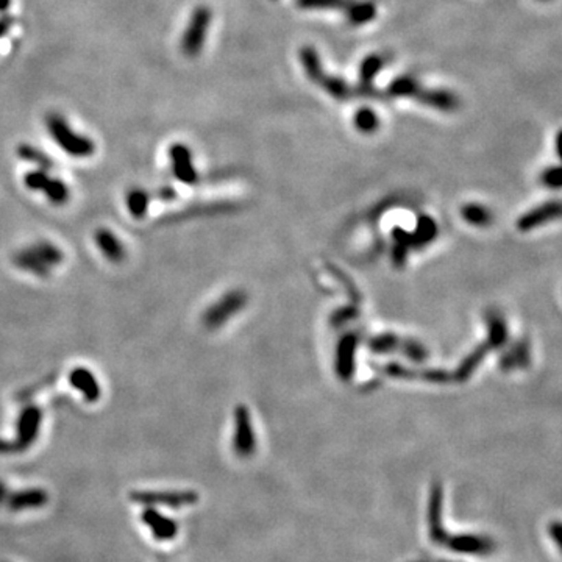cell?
<instances>
[{
    "instance_id": "24",
    "label": "cell",
    "mask_w": 562,
    "mask_h": 562,
    "mask_svg": "<svg viewBox=\"0 0 562 562\" xmlns=\"http://www.w3.org/2000/svg\"><path fill=\"white\" fill-rule=\"evenodd\" d=\"M377 3L371 2V0H355L353 7H351L350 13L345 19L353 27H362L377 19Z\"/></svg>"
},
{
    "instance_id": "6",
    "label": "cell",
    "mask_w": 562,
    "mask_h": 562,
    "mask_svg": "<svg viewBox=\"0 0 562 562\" xmlns=\"http://www.w3.org/2000/svg\"><path fill=\"white\" fill-rule=\"evenodd\" d=\"M233 452L241 459H247L257 452V433L253 428L252 414L246 405H237L233 412Z\"/></svg>"
},
{
    "instance_id": "12",
    "label": "cell",
    "mask_w": 562,
    "mask_h": 562,
    "mask_svg": "<svg viewBox=\"0 0 562 562\" xmlns=\"http://www.w3.org/2000/svg\"><path fill=\"white\" fill-rule=\"evenodd\" d=\"M169 160L170 169H172L174 177L180 183L192 186L198 181V174L192 160L191 149L181 143H175L169 147Z\"/></svg>"
},
{
    "instance_id": "1",
    "label": "cell",
    "mask_w": 562,
    "mask_h": 562,
    "mask_svg": "<svg viewBox=\"0 0 562 562\" xmlns=\"http://www.w3.org/2000/svg\"><path fill=\"white\" fill-rule=\"evenodd\" d=\"M386 94L393 99L397 97L412 99L419 102V104L427 105L430 108H434V110L444 113H452L459 108L458 95L453 94L452 91L430 89L427 86H423L417 78L410 75L397 77L395 80H393V83L389 84L388 89H386Z\"/></svg>"
},
{
    "instance_id": "21",
    "label": "cell",
    "mask_w": 562,
    "mask_h": 562,
    "mask_svg": "<svg viewBox=\"0 0 562 562\" xmlns=\"http://www.w3.org/2000/svg\"><path fill=\"white\" fill-rule=\"evenodd\" d=\"M437 233H439V226L434 222V219L430 218V215H422V218L417 220L416 230L410 231L411 235L410 248L427 247L428 244L436 239Z\"/></svg>"
},
{
    "instance_id": "36",
    "label": "cell",
    "mask_w": 562,
    "mask_h": 562,
    "mask_svg": "<svg viewBox=\"0 0 562 562\" xmlns=\"http://www.w3.org/2000/svg\"><path fill=\"white\" fill-rule=\"evenodd\" d=\"M356 316H358L356 309H353V308H342V309L333 312L330 322H331L333 327H342L344 323H349V322L353 320Z\"/></svg>"
},
{
    "instance_id": "18",
    "label": "cell",
    "mask_w": 562,
    "mask_h": 562,
    "mask_svg": "<svg viewBox=\"0 0 562 562\" xmlns=\"http://www.w3.org/2000/svg\"><path fill=\"white\" fill-rule=\"evenodd\" d=\"M94 242L100 253L110 261V263L119 264L125 259V247L121 239L108 229H97L94 233Z\"/></svg>"
},
{
    "instance_id": "20",
    "label": "cell",
    "mask_w": 562,
    "mask_h": 562,
    "mask_svg": "<svg viewBox=\"0 0 562 562\" xmlns=\"http://www.w3.org/2000/svg\"><path fill=\"white\" fill-rule=\"evenodd\" d=\"M492 351V349L489 347V344L486 342H481L478 347L473 349L470 353L464 358L461 364L458 366L455 375H453V378L458 379V382H467V379L472 377L475 373L476 368L481 366V362L484 361V358L489 355Z\"/></svg>"
},
{
    "instance_id": "26",
    "label": "cell",
    "mask_w": 562,
    "mask_h": 562,
    "mask_svg": "<svg viewBox=\"0 0 562 562\" xmlns=\"http://www.w3.org/2000/svg\"><path fill=\"white\" fill-rule=\"evenodd\" d=\"M461 218L470 226L484 229V226H489L492 224L493 214L489 208L481 205V203H465L461 208Z\"/></svg>"
},
{
    "instance_id": "13",
    "label": "cell",
    "mask_w": 562,
    "mask_h": 562,
    "mask_svg": "<svg viewBox=\"0 0 562 562\" xmlns=\"http://www.w3.org/2000/svg\"><path fill=\"white\" fill-rule=\"evenodd\" d=\"M141 520H143V524L149 528L152 536L160 542L174 541L178 535L177 522L167 517V515L161 514L156 508L145 506L143 514H141Z\"/></svg>"
},
{
    "instance_id": "32",
    "label": "cell",
    "mask_w": 562,
    "mask_h": 562,
    "mask_svg": "<svg viewBox=\"0 0 562 562\" xmlns=\"http://www.w3.org/2000/svg\"><path fill=\"white\" fill-rule=\"evenodd\" d=\"M18 156L21 158V160L36 164L38 169L50 170L55 167L52 158H49L43 150H39L36 149V147H33L30 144H21L18 147Z\"/></svg>"
},
{
    "instance_id": "9",
    "label": "cell",
    "mask_w": 562,
    "mask_h": 562,
    "mask_svg": "<svg viewBox=\"0 0 562 562\" xmlns=\"http://www.w3.org/2000/svg\"><path fill=\"white\" fill-rule=\"evenodd\" d=\"M358 347H360V338L353 331L345 333L336 344V350H334V373H336V377L340 382L347 383L353 378L356 371Z\"/></svg>"
},
{
    "instance_id": "42",
    "label": "cell",
    "mask_w": 562,
    "mask_h": 562,
    "mask_svg": "<svg viewBox=\"0 0 562 562\" xmlns=\"http://www.w3.org/2000/svg\"><path fill=\"white\" fill-rule=\"evenodd\" d=\"M11 0H0V13H5L10 8Z\"/></svg>"
},
{
    "instance_id": "27",
    "label": "cell",
    "mask_w": 562,
    "mask_h": 562,
    "mask_svg": "<svg viewBox=\"0 0 562 562\" xmlns=\"http://www.w3.org/2000/svg\"><path fill=\"white\" fill-rule=\"evenodd\" d=\"M531 361V351L530 345H528L526 339L519 340L517 344H514L513 350H508L504 356L502 358V367L504 371H511V368H524Z\"/></svg>"
},
{
    "instance_id": "19",
    "label": "cell",
    "mask_w": 562,
    "mask_h": 562,
    "mask_svg": "<svg viewBox=\"0 0 562 562\" xmlns=\"http://www.w3.org/2000/svg\"><path fill=\"white\" fill-rule=\"evenodd\" d=\"M486 325H487L486 342L489 344V347L492 350L503 349L509 339V330L503 316L498 314V312H489V314L486 316Z\"/></svg>"
},
{
    "instance_id": "7",
    "label": "cell",
    "mask_w": 562,
    "mask_h": 562,
    "mask_svg": "<svg viewBox=\"0 0 562 562\" xmlns=\"http://www.w3.org/2000/svg\"><path fill=\"white\" fill-rule=\"evenodd\" d=\"M213 13L211 10L205 5H200L194 11H192L189 24H187L186 30L183 33V38H181V50L186 56L189 58H196L197 55H200L203 45L207 41L208 35V28L211 24Z\"/></svg>"
},
{
    "instance_id": "15",
    "label": "cell",
    "mask_w": 562,
    "mask_h": 562,
    "mask_svg": "<svg viewBox=\"0 0 562 562\" xmlns=\"http://www.w3.org/2000/svg\"><path fill=\"white\" fill-rule=\"evenodd\" d=\"M49 503V493L43 487H28L7 497V506L13 513L41 509Z\"/></svg>"
},
{
    "instance_id": "41",
    "label": "cell",
    "mask_w": 562,
    "mask_h": 562,
    "mask_svg": "<svg viewBox=\"0 0 562 562\" xmlns=\"http://www.w3.org/2000/svg\"><path fill=\"white\" fill-rule=\"evenodd\" d=\"M7 497H8L7 486H5L3 481H0V504H2L3 502H7Z\"/></svg>"
},
{
    "instance_id": "33",
    "label": "cell",
    "mask_w": 562,
    "mask_h": 562,
    "mask_svg": "<svg viewBox=\"0 0 562 562\" xmlns=\"http://www.w3.org/2000/svg\"><path fill=\"white\" fill-rule=\"evenodd\" d=\"M399 353H401L406 358V360H410L411 362H416V364H420V362L428 360L427 347H425L422 342H419V340L416 339H403L401 338Z\"/></svg>"
},
{
    "instance_id": "35",
    "label": "cell",
    "mask_w": 562,
    "mask_h": 562,
    "mask_svg": "<svg viewBox=\"0 0 562 562\" xmlns=\"http://www.w3.org/2000/svg\"><path fill=\"white\" fill-rule=\"evenodd\" d=\"M541 183L547 187V189L553 191L561 189V169L559 167L545 169L541 175Z\"/></svg>"
},
{
    "instance_id": "2",
    "label": "cell",
    "mask_w": 562,
    "mask_h": 562,
    "mask_svg": "<svg viewBox=\"0 0 562 562\" xmlns=\"http://www.w3.org/2000/svg\"><path fill=\"white\" fill-rule=\"evenodd\" d=\"M300 60H302V66L309 80L317 84L322 91H325L328 95H331L333 99L339 102H347L356 97V95H360L358 86H351L344 78L334 77L323 69L322 61L314 47L306 45V47L300 50Z\"/></svg>"
},
{
    "instance_id": "14",
    "label": "cell",
    "mask_w": 562,
    "mask_h": 562,
    "mask_svg": "<svg viewBox=\"0 0 562 562\" xmlns=\"http://www.w3.org/2000/svg\"><path fill=\"white\" fill-rule=\"evenodd\" d=\"M561 215V203L558 200L545 202L542 205L535 207L530 211L520 215L517 220V229L524 233L532 231L542 226L543 224L552 222V220L559 219Z\"/></svg>"
},
{
    "instance_id": "30",
    "label": "cell",
    "mask_w": 562,
    "mask_h": 562,
    "mask_svg": "<svg viewBox=\"0 0 562 562\" xmlns=\"http://www.w3.org/2000/svg\"><path fill=\"white\" fill-rule=\"evenodd\" d=\"M41 192L45 196V198H47V200L55 207L66 205L71 197L69 187H67L65 181L60 178H54V177H49L47 183H45L44 189Z\"/></svg>"
},
{
    "instance_id": "44",
    "label": "cell",
    "mask_w": 562,
    "mask_h": 562,
    "mask_svg": "<svg viewBox=\"0 0 562 562\" xmlns=\"http://www.w3.org/2000/svg\"><path fill=\"white\" fill-rule=\"evenodd\" d=\"M545 2H547V0H545Z\"/></svg>"
},
{
    "instance_id": "29",
    "label": "cell",
    "mask_w": 562,
    "mask_h": 562,
    "mask_svg": "<svg viewBox=\"0 0 562 562\" xmlns=\"http://www.w3.org/2000/svg\"><path fill=\"white\" fill-rule=\"evenodd\" d=\"M401 344V338L394 333H382L368 339L367 347L375 355H388L399 351Z\"/></svg>"
},
{
    "instance_id": "25",
    "label": "cell",
    "mask_w": 562,
    "mask_h": 562,
    "mask_svg": "<svg viewBox=\"0 0 562 562\" xmlns=\"http://www.w3.org/2000/svg\"><path fill=\"white\" fill-rule=\"evenodd\" d=\"M150 194L143 187H133L127 192V197H125V203H127V209L130 215L133 219H144L149 211L150 205Z\"/></svg>"
},
{
    "instance_id": "11",
    "label": "cell",
    "mask_w": 562,
    "mask_h": 562,
    "mask_svg": "<svg viewBox=\"0 0 562 562\" xmlns=\"http://www.w3.org/2000/svg\"><path fill=\"white\" fill-rule=\"evenodd\" d=\"M445 545L452 552L467 556H491L495 553L497 543L489 536L473 535V532H464V535H450Z\"/></svg>"
},
{
    "instance_id": "22",
    "label": "cell",
    "mask_w": 562,
    "mask_h": 562,
    "mask_svg": "<svg viewBox=\"0 0 562 562\" xmlns=\"http://www.w3.org/2000/svg\"><path fill=\"white\" fill-rule=\"evenodd\" d=\"M13 264L18 269L28 272V274L35 275L38 278H47L50 274H52V269L47 268L44 263H41V261H39L35 255L28 250V247L21 248L19 252L14 253Z\"/></svg>"
},
{
    "instance_id": "10",
    "label": "cell",
    "mask_w": 562,
    "mask_h": 562,
    "mask_svg": "<svg viewBox=\"0 0 562 562\" xmlns=\"http://www.w3.org/2000/svg\"><path fill=\"white\" fill-rule=\"evenodd\" d=\"M428 535L431 542L445 545L450 532L444 526V489L441 481H434L430 491L428 502Z\"/></svg>"
},
{
    "instance_id": "17",
    "label": "cell",
    "mask_w": 562,
    "mask_h": 562,
    "mask_svg": "<svg viewBox=\"0 0 562 562\" xmlns=\"http://www.w3.org/2000/svg\"><path fill=\"white\" fill-rule=\"evenodd\" d=\"M386 66V58L383 55L373 54L366 56L364 60L361 61L360 66V95H371L375 97L377 95V89L373 88V80L378 77V73L382 72L383 67Z\"/></svg>"
},
{
    "instance_id": "31",
    "label": "cell",
    "mask_w": 562,
    "mask_h": 562,
    "mask_svg": "<svg viewBox=\"0 0 562 562\" xmlns=\"http://www.w3.org/2000/svg\"><path fill=\"white\" fill-rule=\"evenodd\" d=\"M353 124L358 132L364 133V134L375 133L379 128V125H382L377 111H373L372 108H368V106L358 108L353 116Z\"/></svg>"
},
{
    "instance_id": "4",
    "label": "cell",
    "mask_w": 562,
    "mask_h": 562,
    "mask_svg": "<svg viewBox=\"0 0 562 562\" xmlns=\"http://www.w3.org/2000/svg\"><path fill=\"white\" fill-rule=\"evenodd\" d=\"M43 411L35 405H28L19 412L16 420V437L13 441L0 439V455L24 453L35 444L41 431Z\"/></svg>"
},
{
    "instance_id": "43",
    "label": "cell",
    "mask_w": 562,
    "mask_h": 562,
    "mask_svg": "<svg viewBox=\"0 0 562 562\" xmlns=\"http://www.w3.org/2000/svg\"><path fill=\"white\" fill-rule=\"evenodd\" d=\"M412 562H453V561H445V559H420V561H412Z\"/></svg>"
},
{
    "instance_id": "39",
    "label": "cell",
    "mask_w": 562,
    "mask_h": 562,
    "mask_svg": "<svg viewBox=\"0 0 562 562\" xmlns=\"http://www.w3.org/2000/svg\"><path fill=\"white\" fill-rule=\"evenodd\" d=\"M561 524L558 520L556 522H553L552 525H550V528H548V532H550V537L553 539L554 541V543H556V547H559L561 545Z\"/></svg>"
},
{
    "instance_id": "40",
    "label": "cell",
    "mask_w": 562,
    "mask_h": 562,
    "mask_svg": "<svg viewBox=\"0 0 562 562\" xmlns=\"http://www.w3.org/2000/svg\"><path fill=\"white\" fill-rule=\"evenodd\" d=\"M11 25H13V19H11L10 16H2V18H0V38L7 35Z\"/></svg>"
},
{
    "instance_id": "28",
    "label": "cell",
    "mask_w": 562,
    "mask_h": 562,
    "mask_svg": "<svg viewBox=\"0 0 562 562\" xmlns=\"http://www.w3.org/2000/svg\"><path fill=\"white\" fill-rule=\"evenodd\" d=\"M355 0H297L295 5L305 11H344L347 18Z\"/></svg>"
},
{
    "instance_id": "5",
    "label": "cell",
    "mask_w": 562,
    "mask_h": 562,
    "mask_svg": "<svg viewBox=\"0 0 562 562\" xmlns=\"http://www.w3.org/2000/svg\"><path fill=\"white\" fill-rule=\"evenodd\" d=\"M248 302V295L242 289H231L225 292L218 302L209 305L207 311L203 312L202 322L208 330H219L226 322L233 319L236 314L246 308Z\"/></svg>"
},
{
    "instance_id": "16",
    "label": "cell",
    "mask_w": 562,
    "mask_h": 562,
    "mask_svg": "<svg viewBox=\"0 0 562 562\" xmlns=\"http://www.w3.org/2000/svg\"><path fill=\"white\" fill-rule=\"evenodd\" d=\"M69 384L73 389L78 390L88 403H95L100 400L102 388L95 375L88 367H73L69 372Z\"/></svg>"
},
{
    "instance_id": "37",
    "label": "cell",
    "mask_w": 562,
    "mask_h": 562,
    "mask_svg": "<svg viewBox=\"0 0 562 562\" xmlns=\"http://www.w3.org/2000/svg\"><path fill=\"white\" fill-rule=\"evenodd\" d=\"M408 247L401 246V244H395L394 250H393V261H394V266L395 268H403L408 259Z\"/></svg>"
},
{
    "instance_id": "38",
    "label": "cell",
    "mask_w": 562,
    "mask_h": 562,
    "mask_svg": "<svg viewBox=\"0 0 562 562\" xmlns=\"http://www.w3.org/2000/svg\"><path fill=\"white\" fill-rule=\"evenodd\" d=\"M156 196H158V198H161V200H164V202H170V200H174L175 197H177V192H175L174 187L163 186V187H160V189H158Z\"/></svg>"
},
{
    "instance_id": "23",
    "label": "cell",
    "mask_w": 562,
    "mask_h": 562,
    "mask_svg": "<svg viewBox=\"0 0 562 562\" xmlns=\"http://www.w3.org/2000/svg\"><path fill=\"white\" fill-rule=\"evenodd\" d=\"M28 250L50 269L60 266L62 263V259H65L62 250L58 246H55L54 242L49 241H38L35 244H32V246H28Z\"/></svg>"
},
{
    "instance_id": "8",
    "label": "cell",
    "mask_w": 562,
    "mask_h": 562,
    "mask_svg": "<svg viewBox=\"0 0 562 562\" xmlns=\"http://www.w3.org/2000/svg\"><path fill=\"white\" fill-rule=\"evenodd\" d=\"M130 500L144 506L180 509L197 504L198 493L196 491H133L130 492Z\"/></svg>"
},
{
    "instance_id": "34",
    "label": "cell",
    "mask_w": 562,
    "mask_h": 562,
    "mask_svg": "<svg viewBox=\"0 0 562 562\" xmlns=\"http://www.w3.org/2000/svg\"><path fill=\"white\" fill-rule=\"evenodd\" d=\"M49 177L50 175L47 174V170H43V169L30 170V172H27L24 175V185L27 186V189L41 192L44 189L45 183H47Z\"/></svg>"
},
{
    "instance_id": "3",
    "label": "cell",
    "mask_w": 562,
    "mask_h": 562,
    "mask_svg": "<svg viewBox=\"0 0 562 562\" xmlns=\"http://www.w3.org/2000/svg\"><path fill=\"white\" fill-rule=\"evenodd\" d=\"M45 127L49 134L67 155L73 158H89L94 155L95 144L88 136L78 134L71 128V125L58 113H50L45 117Z\"/></svg>"
}]
</instances>
